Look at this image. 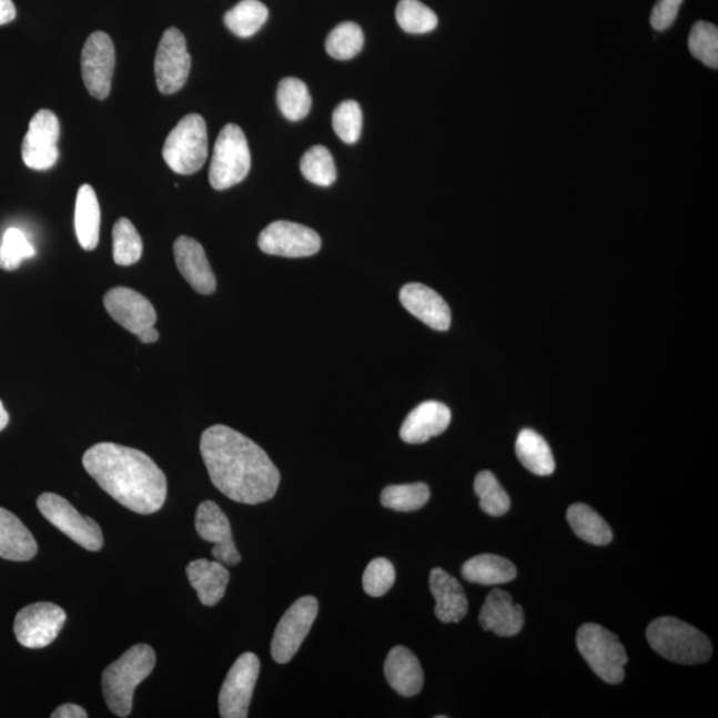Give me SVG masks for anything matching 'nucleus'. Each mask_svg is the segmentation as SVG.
Instances as JSON below:
<instances>
[{
  "mask_svg": "<svg viewBox=\"0 0 718 718\" xmlns=\"http://www.w3.org/2000/svg\"><path fill=\"white\" fill-rule=\"evenodd\" d=\"M200 452L213 486L226 498L260 505L276 495L281 475L257 443L233 428L216 425L203 433Z\"/></svg>",
  "mask_w": 718,
  "mask_h": 718,
  "instance_id": "obj_1",
  "label": "nucleus"
},
{
  "mask_svg": "<svg viewBox=\"0 0 718 718\" xmlns=\"http://www.w3.org/2000/svg\"><path fill=\"white\" fill-rule=\"evenodd\" d=\"M83 466L102 489L136 514L158 513L166 499V478L140 449L103 442L87 449Z\"/></svg>",
  "mask_w": 718,
  "mask_h": 718,
  "instance_id": "obj_2",
  "label": "nucleus"
},
{
  "mask_svg": "<svg viewBox=\"0 0 718 718\" xmlns=\"http://www.w3.org/2000/svg\"><path fill=\"white\" fill-rule=\"evenodd\" d=\"M156 666V654L148 644H136L107 667L102 677L103 695L113 715L129 717L133 707V695Z\"/></svg>",
  "mask_w": 718,
  "mask_h": 718,
  "instance_id": "obj_3",
  "label": "nucleus"
},
{
  "mask_svg": "<svg viewBox=\"0 0 718 718\" xmlns=\"http://www.w3.org/2000/svg\"><path fill=\"white\" fill-rule=\"evenodd\" d=\"M647 640L657 654L684 666L706 663L714 653L706 635L675 617H660L650 623Z\"/></svg>",
  "mask_w": 718,
  "mask_h": 718,
  "instance_id": "obj_4",
  "label": "nucleus"
},
{
  "mask_svg": "<svg viewBox=\"0 0 718 718\" xmlns=\"http://www.w3.org/2000/svg\"><path fill=\"white\" fill-rule=\"evenodd\" d=\"M577 648L590 669L608 684H620L626 676L628 656L617 636L597 624H584L577 630Z\"/></svg>",
  "mask_w": 718,
  "mask_h": 718,
  "instance_id": "obj_5",
  "label": "nucleus"
},
{
  "mask_svg": "<svg viewBox=\"0 0 718 718\" xmlns=\"http://www.w3.org/2000/svg\"><path fill=\"white\" fill-rule=\"evenodd\" d=\"M163 158L168 166L179 174H193L208 159L206 123L198 113H191L168 135Z\"/></svg>",
  "mask_w": 718,
  "mask_h": 718,
  "instance_id": "obj_6",
  "label": "nucleus"
},
{
  "mask_svg": "<svg viewBox=\"0 0 718 718\" xmlns=\"http://www.w3.org/2000/svg\"><path fill=\"white\" fill-rule=\"evenodd\" d=\"M251 151L245 133L236 124H226L214 144L210 183L216 191L230 190L251 171Z\"/></svg>",
  "mask_w": 718,
  "mask_h": 718,
  "instance_id": "obj_7",
  "label": "nucleus"
},
{
  "mask_svg": "<svg viewBox=\"0 0 718 718\" xmlns=\"http://www.w3.org/2000/svg\"><path fill=\"white\" fill-rule=\"evenodd\" d=\"M39 512L59 532L77 543L87 552L98 553L103 548L102 528L91 518L80 515L71 503L58 494L44 493L37 500Z\"/></svg>",
  "mask_w": 718,
  "mask_h": 718,
  "instance_id": "obj_8",
  "label": "nucleus"
},
{
  "mask_svg": "<svg viewBox=\"0 0 718 718\" xmlns=\"http://www.w3.org/2000/svg\"><path fill=\"white\" fill-rule=\"evenodd\" d=\"M318 615V601L313 596H302L286 610L277 624L272 640V657L286 664L299 653Z\"/></svg>",
  "mask_w": 718,
  "mask_h": 718,
  "instance_id": "obj_9",
  "label": "nucleus"
},
{
  "mask_svg": "<svg viewBox=\"0 0 718 718\" xmlns=\"http://www.w3.org/2000/svg\"><path fill=\"white\" fill-rule=\"evenodd\" d=\"M67 615L63 608L52 603H36L20 609L13 634L20 646L30 649L49 647L63 629Z\"/></svg>",
  "mask_w": 718,
  "mask_h": 718,
  "instance_id": "obj_10",
  "label": "nucleus"
},
{
  "mask_svg": "<svg viewBox=\"0 0 718 718\" xmlns=\"http://www.w3.org/2000/svg\"><path fill=\"white\" fill-rule=\"evenodd\" d=\"M259 657L252 653L241 655L233 664L219 696L220 716L245 718L260 676Z\"/></svg>",
  "mask_w": 718,
  "mask_h": 718,
  "instance_id": "obj_11",
  "label": "nucleus"
},
{
  "mask_svg": "<svg viewBox=\"0 0 718 718\" xmlns=\"http://www.w3.org/2000/svg\"><path fill=\"white\" fill-rule=\"evenodd\" d=\"M191 71V55L186 49L183 32L171 27L160 40L156 59H154V75L158 89L164 95L178 92L186 83Z\"/></svg>",
  "mask_w": 718,
  "mask_h": 718,
  "instance_id": "obj_12",
  "label": "nucleus"
},
{
  "mask_svg": "<svg viewBox=\"0 0 718 718\" xmlns=\"http://www.w3.org/2000/svg\"><path fill=\"white\" fill-rule=\"evenodd\" d=\"M260 250L271 256L301 259L321 250L318 233L291 221H274L259 237Z\"/></svg>",
  "mask_w": 718,
  "mask_h": 718,
  "instance_id": "obj_13",
  "label": "nucleus"
},
{
  "mask_svg": "<svg viewBox=\"0 0 718 718\" xmlns=\"http://www.w3.org/2000/svg\"><path fill=\"white\" fill-rule=\"evenodd\" d=\"M60 139L59 119L50 110H40L32 118L22 144L24 164L31 170L45 171L57 164Z\"/></svg>",
  "mask_w": 718,
  "mask_h": 718,
  "instance_id": "obj_14",
  "label": "nucleus"
},
{
  "mask_svg": "<svg viewBox=\"0 0 718 718\" xmlns=\"http://www.w3.org/2000/svg\"><path fill=\"white\" fill-rule=\"evenodd\" d=\"M113 70L115 47L111 38L105 32H93L82 52V75L91 97L104 100L110 95Z\"/></svg>",
  "mask_w": 718,
  "mask_h": 718,
  "instance_id": "obj_15",
  "label": "nucleus"
},
{
  "mask_svg": "<svg viewBox=\"0 0 718 718\" xmlns=\"http://www.w3.org/2000/svg\"><path fill=\"white\" fill-rule=\"evenodd\" d=\"M196 532L201 539L213 543V558L224 566H237L241 555L234 546L230 519L216 503H201L196 513Z\"/></svg>",
  "mask_w": 718,
  "mask_h": 718,
  "instance_id": "obj_16",
  "label": "nucleus"
},
{
  "mask_svg": "<svg viewBox=\"0 0 718 718\" xmlns=\"http://www.w3.org/2000/svg\"><path fill=\"white\" fill-rule=\"evenodd\" d=\"M104 306L113 320L132 334L139 335L153 327L158 321L156 311L144 295L130 287H113L104 295Z\"/></svg>",
  "mask_w": 718,
  "mask_h": 718,
  "instance_id": "obj_17",
  "label": "nucleus"
},
{
  "mask_svg": "<svg viewBox=\"0 0 718 718\" xmlns=\"http://www.w3.org/2000/svg\"><path fill=\"white\" fill-rule=\"evenodd\" d=\"M401 304L434 331L446 332L452 325V311L442 295L424 284H407L401 289Z\"/></svg>",
  "mask_w": 718,
  "mask_h": 718,
  "instance_id": "obj_18",
  "label": "nucleus"
},
{
  "mask_svg": "<svg viewBox=\"0 0 718 718\" xmlns=\"http://www.w3.org/2000/svg\"><path fill=\"white\" fill-rule=\"evenodd\" d=\"M174 260L186 283L200 294H212L216 291L218 281L214 277L204 247L191 237L181 236L174 241Z\"/></svg>",
  "mask_w": 718,
  "mask_h": 718,
  "instance_id": "obj_19",
  "label": "nucleus"
},
{
  "mask_svg": "<svg viewBox=\"0 0 718 718\" xmlns=\"http://www.w3.org/2000/svg\"><path fill=\"white\" fill-rule=\"evenodd\" d=\"M479 623L485 630H492L502 637H512L518 635L525 626V614L506 590L494 589L483 604Z\"/></svg>",
  "mask_w": 718,
  "mask_h": 718,
  "instance_id": "obj_20",
  "label": "nucleus"
},
{
  "mask_svg": "<svg viewBox=\"0 0 718 718\" xmlns=\"http://www.w3.org/2000/svg\"><path fill=\"white\" fill-rule=\"evenodd\" d=\"M452 412L441 402L427 401L407 415L401 427V438L411 445H421L447 431Z\"/></svg>",
  "mask_w": 718,
  "mask_h": 718,
  "instance_id": "obj_21",
  "label": "nucleus"
},
{
  "mask_svg": "<svg viewBox=\"0 0 718 718\" xmlns=\"http://www.w3.org/2000/svg\"><path fill=\"white\" fill-rule=\"evenodd\" d=\"M385 676L395 692L404 697L417 696L424 688V669L411 649L394 647L385 661Z\"/></svg>",
  "mask_w": 718,
  "mask_h": 718,
  "instance_id": "obj_22",
  "label": "nucleus"
},
{
  "mask_svg": "<svg viewBox=\"0 0 718 718\" xmlns=\"http://www.w3.org/2000/svg\"><path fill=\"white\" fill-rule=\"evenodd\" d=\"M431 590L436 601L435 616L442 623H459L465 619L468 601L461 583L445 569L434 568L431 574Z\"/></svg>",
  "mask_w": 718,
  "mask_h": 718,
  "instance_id": "obj_23",
  "label": "nucleus"
},
{
  "mask_svg": "<svg viewBox=\"0 0 718 718\" xmlns=\"http://www.w3.org/2000/svg\"><path fill=\"white\" fill-rule=\"evenodd\" d=\"M186 576L199 600L206 607L216 606L223 599L231 580L230 572L218 560H193L186 567Z\"/></svg>",
  "mask_w": 718,
  "mask_h": 718,
  "instance_id": "obj_24",
  "label": "nucleus"
},
{
  "mask_svg": "<svg viewBox=\"0 0 718 718\" xmlns=\"http://www.w3.org/2000/svg\"><path fill=\"white\" fill-rule=\"evenodd\" d=\"M38 554V543L18 516L0 507V558L29 562Z\"/></svg>",
  "mask_w": 718,
  "mask_h": 718,
  "instance_id": "obj_25",
  "label": "nucleus"
},
{
  "mask_svg": "<svg viewBox=\"0 0 718 718\" xmlns=\"http://www.w3.org/2000/svg\"><path fill=\"white\" fill-rule=\"evenodd\" d=\"M75 231L84 251L95 250L99 244L100 205L95 191L89 184L80 186L78 191Z\"/></svg>",
  "mask_w": 718,
  "mask_h": 718,
  "instance_id": "obj_26",
  "label": "nucleus"
},
{
  "mask_svg": "<svg viewBox=\"0 0 718 718\" xmlns=\"http://www.w3.org/2000/svg\"><path fill=\"white\" fill-rule=\"evenodd\" d=\"M516 568L512 562L492 554L474 556L462 567V575L469 583L481 586H499L513 582Z\"/></svg>",
  "mask_w": 718,
  "mask_h": 718,
  "instance_id": "obj_27",
  "label": "nucleus"
},
{
  "mask_svg": "<svg viewBox=\"0 0 718 718\" xmlns=\"http://www.w3.org/2000/svg\"><path fill=\"white\" fill-rule=\"evenodd\" d=\"M516 456L528 472L548 476L555 472V459L548 443L542 435L529 428L522 431L515 445Z\"/></svg>",
  "mask_w": 718,
  "mask_h": 718,
  "instance_id": "obj_28",
  "label": "nucleus"
},
{
  "mask_svg": "<svg viewBox=\"0 0 718 718\" xmlns=\"http://www.w3.org/2000/svg\"><path fill=\"white\" fill-rule=\"evenodd\" d=\"M567 519L574 533L584 542L595 546H607L613 542V529L599 514L583 503L568 508Z\"/></svg>",
  "mask_w": 718,
  "mask_h": 718,
  "instance_id": "obj_29",
  "label": "nucleus"
},
{
  "mask_svg": "<svg viewBox=\"0 0 718 718\" xmlns=\"http://www.w3.org/2000/svg\"><path fill=\"white\" fill-rule=\"evenodd\" d=\"M270 11L260 0H241L227 11L224 23L239 38H251L266 23Z\"/></svg>",
  "mask_w": 718,
  "mask_h": 718,
  "instance_id": "obj_30",
  "label": "nucleus"
},
{
  "mask_svg": "<svg viewBox=\"0 0 718 718\" xmlns=\"http://www.w3.org/2000/svg\"><path fill=\"white\" fill-rule=\"evenodd\" d=\"M277 104L281 113L291 122H300L312 109V98L307 87L297 78L281 80L277 90Z\"/></svg>",
  "mask_w": 718,
  "mask_h": 718,
  "instance_id": "obj_31",
  "label": "nucleus"
},
{
  "mask_svg": "<svg viewBox=\"0 0 718 718\" xmlns=\"http://www.w3.org/2000/svg\"><path fill=\"white\" fill-rule=\"evenodd\" d=\"M113 260L120 266L136 264L143 256V240L129 219L117 221L112 232Z\"/></svg>",
  "mask_w": 718,
  "mask_h": 718,
  "instance_id": "obj_32",
  "label": "nucleus"
},
{
  "mask_svg": "<svg viewBox=\"0 0 718 718\" xmlns=\"http://www.w3.org/2000/svg\"><path fill=\"white\" fill-rule=\"evenodd\" d=\"M431 499V488L425 483L387 486L381 494L382 506L398 513H412Z\"/></svg>",
  "mask_w": 718,
  "mask_h": 718,
  "instance_id": "obj_33",
  "label": "nucleus"
},
{
  "mask_svg": "<svg viewBox=\"0 0 718 718\" xmlns=\"http://www.w3.org/2000/svg\"><path fill=\"white\" fill-rule=\"evenodd\" d=\"M301 172L307 181L320 186H331L337 180L334 159L324 145H314L304 154Z\"/></svg>",
  "mask_w": 718,
  "mask_h": 718,
  "instance_id": "obj_34",
  "label": "nucleus"
},
{
  "mask_svg": "<svg viewBox=\"0 0 718 718\" xmlns=\"http://www.w3.org/2000/svg\"><path fill=\"white\" fill-rule=\"evenodd\" d=\"M365 37L358 24L341 23L328 33L326 52L334 59L348 60L357 57L364 47Z\"/></svg>",
  "mask_w": 718,
  "mask_h": 718,
  "instance_id": "obj_35",
  "label": "nucleus"
},
{
  "mask_svg": "<svg viewBox=\"0 0 718 718\" xmlns=\"http://www.w3.org/2000/svg\"><path fill=\"white\" fill-rule=\"evenodd\" d=\"M395 18L402 30L408 33H427L438 26V17L419 0H400Z\"/></svg>",
  "mask_w": 718,
  "mask_h": 718,
  "instance_id": "obj_36",
  "label": "nucleus"
},
{
  "mask_svg": "<svg viewBox=\"0 0 718 718\" xmlns=\"http://www.w3.org/2000/svg\"><path fill=\"white\" fill-rule=\"evenodd\" d=\"M474 489L479 496L483 512L492 516H503L508 513L512 500L492 472L476 475Z\"/></svg>",
  "mask_w": 718,
  "mask_h": 718,
  "instance_id": "obj_37",
  "label": "nucleus"
},
{
  "mask_svg": "<svg viewBox=\"0 0 718 718\" xmlns=\"http://www.w3.org/2000/svg\"><path fill=\"white\" fill-rule=\"evenodd\" d=\"M36 247L32 246L26 234L18 227H10L3 234L0 244V267L4 271H17L24 260L36 256Z\"/></svg>",
  "mask_w": 718,
  "mask_h": 718,
  "instance_id": "obj_38",
  "label": "nucleus"
},
{
  "mask_svg": "<svg viewBox=\"0 0 718 718\" xmlns=\"http://www.w3.org/2000/svg\"><path fill=\"white\" fill-rule=\"evenodd\" d=\"M689 51L710 69L718 67V30L708 22H697L689 36Z\"/></svg>",
  "mask_w": 718,
  "mask_h": 718,
  "instance_id": "obj_39",
  "label": "nucleus"
},
{
  "mask_svg": "<svg viewBox=\"0 0 718 718\" xmlns=\"http://www.w3.org/2000/svg\"><path fill=\"white\" fill-rule=\"evenodd\" d=\"M333 129L342 142L355 144L361 138L362 110L354 100H345L333 113Z\"/></svg>",
  "mask_w": 718,
  "mask_h": 718,
  "instance_id": "obj_40",
  "label": "nucleus"
},
{
  "mask_svg": "<svg viewBox=\"0 0 718 718\" xmlns=\"http://www.w3.org/2000/svg\"><path fill=\"white\" fill-rule=\"evenodd\" d=\"M395 582V569L392 562L377 558L368 563L362 584L368 596L381 597L392 589Z\"/></svg>",
  "mask_w": 718,
  "mask_h": 718,
  "instance_id": "obj_41",
  "label": "nucleus"
},
{
  "mask_svg": "<svg viewBox=\"0 0 718 718\" xmlns=\"http://www.w3.org/2000/svg\"><path fill=\"white\" fill-rule=\"evenodd\" d=\"M681 3L682 0H659L650 13V24L654 29L657 31L669 29L679 16Z\"/></svg>",
  "mask_w": 718,
  "mask_h": 718,
  "instance_id": "obj_42",
  "label": "nucleus"
},
{
  "mask_svg": "<svg viewBox=\"0 0 718 718\" xmlns=\"http://www.w3.org/2000/svg\"><path fill=\"white\" fill-rule=\"evenodd\" d=\"M52 718H87L85 709L83 707L77 706V704H64V706L55 709V712L51 715Z\"/></svg>",
  "mask_w": 718,
  "mask_h": 718,
  "instance_id": "obj_43",
  "label": "nucleus"
},
{
  "mask_svg": "<svg viewBox=\"0 0 718 718\" xmlns=\"http://www.w3.org/2000/svg\"><path fill=\"white\" fill-rule=\"evenodd\" d=\"M16 17L17 9L12 0H0V26L12 22Z\"/></svg>",
  "mask_w": 718,
  "mask_h": 718,
  "instance_id": "obj_44",
  "label": "nucleus"
},
{
  "mask_svg": "<svg viewBox=\"0 0 718 718\" xmlns=\"http://www.w3.org/2000/svg\"><path fill=\"white\" fill-rule=\"evenodd\" d=\"M139 340L143 342V344H153V342H156L159 340V332L154 327L146 328L143 333H140L138 335Z\"/></svg>",
  "mask_w": 718,
  "mask_h": 718,
  "instance_id": "obj_45",
  "label": "nucleus"
},
{
  "mask_svg": "<svg viewBox=\"0 0 718 718\" xmlns=\"http://www.w3.org/2000/svg\"><path fill=\"white\" fill-rule=\"evenodd\" d=\"M9 422H10L9 413H7L3 406V402L0 401V432L4 431L7 425H9Z\"/></svg>",
  "mask_w": 718,
  "mask_h": 718,
  "instance_id": "obj_46",
  "label": "nucleus"
}]
</instances>
